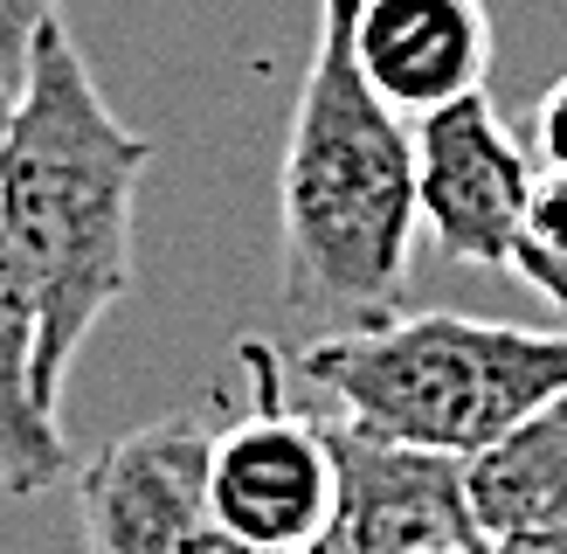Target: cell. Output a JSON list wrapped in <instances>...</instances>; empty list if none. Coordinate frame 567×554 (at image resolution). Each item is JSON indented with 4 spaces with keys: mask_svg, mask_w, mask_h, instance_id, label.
Here are the masks:
<instances>
[{
    "mask_svg": "<svg viewBox=\"0 0 567 554\" xmlns=\"http://www.w3.org/2000/svg\"><path fill=\"white\" fill-rule=\"evenodd\" d=\"M513 277L526 291H540L554 312L567 319V249H540V243H513Z\"/></svg>",
    "mask_w": 567,
    "mask_h": 554,
    "instance_id": "11",
    "label": "cell"
},
{
    "mask_svg": "<svg viewBox=\"0 0 567 554\" xmlns=\"http://www.w3.org/2000/svg\"><path fill=\"white\" fill-rule=\"evenodd\" d=\"M533 138H540V160L567 174V76H560V83H547L540 111H533Z\"/></svg>",
    "mask_w": 567,
    "mask_h": 554,
    "instance_id": "13",
    "label": "cell"
},
{
    "mask_svg": "<svg viewBox=\"0 0 567 554\" xmlns=\"http://www.w3.org/2000/svg\"><path fill=\"white\" fill-rule=\"evenodd\" d=\"M492 554H567V526H540V534H513V541H492Z\"/></svg>",
    "mask_w": 567,
    "mask_h": 554,
    "instance_id": "14",
    "label": "cell"
},
{
    "mask_svg": "<svg viewBox=\"0 0 567 554\" xmlns=\"http://www.w3.org/2000/svg\"><path fill=\"white\" fill-rule=\"evenodd\" d=\"M76 526L91 554H257L208 506V430L146 423L76 471Z\"/></svg>",
    "mask_w": 567,
    "mask_h": 554,
    "instance_id": "5",
    "label": "cell"
},
{
    "mask_svg": "<svg viewBox=\"0 0 567 554\" xmlns=\"http://www.w3.org/2000/svg\"><path fill=\"white\" fill-rule=\"evenodd\" d=\"M291 368L326 388L339 416L471 458L540 402L567 396V326H513L471 312H388L332 326L298 347Z\"/></svg>",
    "mask_w": 567,
    "mask_h": 554,
    "instance_id": "3",
    "label": "cell"
},
{
    "mask_svg": "<svg viewBox=\"0 0 567 554\" xmlns=\"http://www.w3.org/2000/svg\"><path fill=\"white\" fill-rule=\"evenodd\" d=\"M492 55L485 0H353V63L402 119L485 91Z\"/></svg>",
    "mask_w": 567,
    "mask_h": 554,
    "instance_id": "8",
    "label": "cell"
},
{
    "mask_svg": "<svg viewBox=\"0 0 567 554\" xmlns=\"http://www.w3.org/2000/svg\"><path fill=\"white\" fill-rule=\"evenodd\" d=\"M35 347H42V298L8 222H0V492L8 499H35L70 479V437L63 416L35 388Z\"/></svg>",
    "mask_w": 567,
    "mask_h": 554,
    "instance_id": "9",
    "label": "cell"
},
{
    "mask_svg": "<svg viewBox=\"0 0 567 554\" xmlns=\"http://www.w3.org/2000/svg\"><path fill=\"white\" fill-rule=\"evenodd\" d=\"M332 464H339V513L326 526L332 554H415V547H485V526L464 492V458L422 451L339 416Z\"/></svg>",
    "mask_w": 567,
    "mask_h": 554,
    "instance_id": "7",
    "label": "cell"
},
{
    "mask_svg": "<svg viewBox=\"0 0 567 554\" xmlns=\"http://www.w3.org/2000/svg\"><path fill=\"white\" fill-rule=\"evenodd\" d=\"M153 153V138L97 91L63 14L35 28L0 132V222L42 298L35 388L49 409L63 402L97 319L132 291V208Z\"/></svg>",
    "mask_w": 567,
    "mask_h": 554,
    "instance_id": "1",
    "label": "cell"
},
{
    "mask_svg": "<svg viewBox=\"0 0 567 554\" xmlns=\"http://www.w3.org/2000/svg\"><path fill=\"white\" fill-rule=\"evenodd\" d=\"M55 14H63V0H0V55L21 70L28 42H35V28H49Z\"/></svg>",
    "mask_w": 567,
    "mask_h": 554,
    "instance_id": "12",
    "label": "cell"
},
{
    "mask_svg": "<svg viewBox=\"0 0 567 554\" xmlns=\"http://www.w3.org/2000/svg\"><path fill=\"white\" fill-rule=\"evenodd\" d=\"M249 416L208 430V506L243 547L257 554H305L326 541L339 513V464L326 416H305L277 396L284 360L264 340H243Z\"/></svg>",
    "mask_w": 567,
    "mask_h": 554,
    "instance_id": "4",
    "label": "cell"
},
{
    "mask_svg": "<svg viewBox=\"0 0 567 554\" xmlns=\"http://www.w3.org/2000/svg\"><path fill=\"white\" fill-rule=\"evenodd\" d=\"M311 554H332V547H326V541H319V547H311Z\"/></svg>",
    "mask_w": 567,
    "mask_h": 554,
    "instance_id": "17",
    "label": "cell"
},
{
    "mask_svg": "<svg viewBox=\"0 0 567 554\" xmlns=\"http://www.w3.org/2000/svg\"><path fill=\"white\" fill-rule=\"evenodd\" d=\"M533 181L540 174L526 166V146L485 91L415 119V215L450 264L513 270Z\"/></svg>",
    "mask_w": 567,
    "mask_h": 554,
    "instance_id": "6",
    "label": "cell"
},
{
    "mask_svg": "<svg viewBox=\"0 0 567 554\" xmlns=\"http://www.w3.org/2000/svg\"><path fill=\"white\" fill-rule=\"evenodd\" d=\"M14 91H21V70L0 55V132H8V111H14Z\"/></svg>",
    "mask_w": 567,
    "mask_h": 554,
    "instance_id": "15",
    "label": "cell"
},
{
    "mask_svg": "<svg viewBox=\"0 0 567 554\" xmlns=\"http://www.w3.org/2000/svg\"><path fill=\"white\" fill-rule=\"evenodd\" d=\"M415 229V132L353 63V0H319V42L277 160V285L332 326L388 319Z\"/></svg>",
    "mask_w": 567,
    "mask_h": 554,
    "instance_id": "2",
    "label": "cell"
},
{
    "mask_svg": "<svg viewBox=\"0 0 567 554\" xmlns=\"http://www.w3.org/2000/svg\"><path fill=\"white\" fill-rule=\"evenodd\" d=\"M415 554H485V547H415Z\"/></svg>",
    "mask_w": 567,
    "mask_h": 554,
    "instance_id": "16",
    "label": "cell"
},
{
    "mask_svg": "<svg viewBox=\"0 0 567 554\" xmlns=\"http://www.w3.org/2000/svg\"><path fill=\"white\" fill-rule=\"evenodd\" d=\"M464 492L485 541L567 526V396L519 416L505 437L464 458Z\"/></svg>",
    "mask_w": 567,
    "mask_h": 554,
    "instance_id": "10",
    "label": "cell"
}]
</instances>
